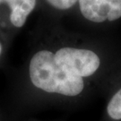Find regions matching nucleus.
I'll use <instances>...</instances> for the list:
<instances>
[{"label": "nucleus", "instance_id": "1", "mask_svg": "<svg viewBox=\"0 0 121 121\" xmlns=\"http://www.w3.org/2000/svg\"><path fill=\"white\" fill-rule=\"evenodd\" d=\"M29 73L33 85L46 92L76 96L84 87L82 78L59 66L55 60V54L48 50H40L33 55L30 62Z\"/></svg>", "mask_w": 121, "mask_h": 121}, {"label": "nucleus", "instance_id": "2", "mask_svg": "<svg viewBox=\"0 0 121 121\" xmlns=\"http://www.w3.org/2000/svg\"><path fill=\"white\" fill-rule=\"evenodd\" d=\"M56 64L78 77L91 76L100 65L99 56L89 49L65 47L55 53Z\"/></svg>", "mask_w": 121, "mask_h": 121}, {"label": "nucleus", "instance_id": "3", "mask_svg": "<svg viewBox=\"0 0 121 121\" xmlns=\"http://www.w3.org/2000/svg\"><path fill=\"white\" fill-rule=\"evenodd\" d=\"M81 13L93 22L116 21L121 17V0H78Z\"/></svg>", "mask_w": 121, "mask_h": 121}, {"label": "nucleus", "instance_id": "4", "mask_svg": "<svg viewBox=\"0 0 121 121\" xmlns=\"http://www.w3.org/2000/svg\"><path fill=\"white\" fill-rule=\"evenodd\" d=\"M10 8V21L17 28L24 25L27 17L35 8L36 0H5Z\"/></svg>", "mask_w": 121, "mask_h": 121}, {"label": "nucleus", "instance_id": "5", "mask_svg": "<svg viewBox=\"0 0 121 121\" xmlns=\"http://www.w3.org/2000/svg\"><path fill=\"white\" fill-rule=\"evenodd\" d=\"M108 117L114 120H121V89L112 96L107 106Z\"/></svg>", "mask_w": 121, "mask_h": 121}, {"label": "nucleus", "instance_id": "6", "mask_svg": "<svg viewBox=\"0 0 121 121\" xmlns=\"http://www.w3.org/2000/svg\"><path fill=\"white\" fill-rule=\"evenodd\" d=\"M53 7L60 10H66L73 6L77 0H46Z\"/></svg>", "mask_w": 121, "mask_h": 121}, {"label": "nucleus", "instance_id": "7", "mask_svg": "<svg viewBox=\"0 0 121 121\" xmlns=\"http://www.w3.org/2000/svg\"><path fill=\"white\" fill-rule=\"evenodd\" d=\"M1 52H2V47H1V44H0V55H1Z\"/></svg>", "mask_w": 121, "mask_h": 121}, {"label": "nucleus", "instance_id": "8", "mask_svg": "<svg viewBox=\"0 0 121 121\" xmlns=\"http://www.w3.org/2000/svg\"><path fill=\"white\" fill-rule=\"evenodd\" d=\"M5 2V0H0V3H4Z\"/></svg>", "mask_w": 121, "mask_h": 121}]
</instances>
